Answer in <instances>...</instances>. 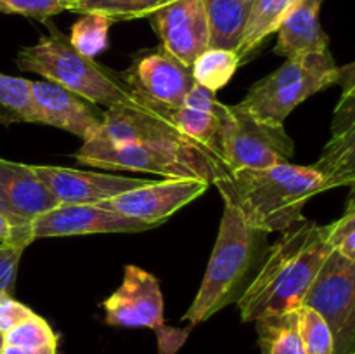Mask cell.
I'll use <instances>...</instances> for the list:
<instances>
[{
	"label": "cell",
	"mask_w": 355,
	"mask_h": 354,
	"mask_svg": "<svg viewBox=\"0 0 355 354\" xmlns=\"http://www.w3.org/2000/svg\"><path fill=\"white\" fill-rule=\"evenodd\" d=\"M333 248L326 226L309 219L283 231L238 301L243 321L300 307Z\"/></svg>",
	"instance_id": "6da1fadb"
},
{
	"label": "cell",
	"mask_w": 355,
	"mask_h": 354,
	"mask_svg": "<svg viewBox=\"0 0 355 354\" xmlns=\"http://www.w3.org/2000/svg\"><path fill=\"white\" fill-rule=\"evenodd\" d=\"M215 186L252 228L266 233H283L305 221V203L329 191L326 177L314 165L293 163L231 170Z\"/></svg>",
	"instance_id": "7a4b0ae2"
},
{
	"label": "cell",
	"mask_w": 355,
	"mask_h": 354,
	"mask_svg": "<svg viewBox=\"0 0 355 354\" xmlns=\"http://www.w3.org/2000/svg\"><path fill=\"white\" fill-rule=\"evenodd\" d=\"M269 233L252 228L241 212L224 200L217 239L203 281L184 319L196 326L231 304H238L259 271L267 250Z\"/></svg>",
	"instance_id": "3957f363"
},
{
	"label": "cell",
	"mask_w": 355,
	"mask_h": 354,
	"mask_svg": "<svg viewBox=\"0 0 355 354\" xmlns=\"http://www.w3.org/2000/svg\"><path fill=\"white\" fill-rule=\"evenodd\" d=\"M47 26L51 31L47 37L17 52L19 69L58 83L97 106L111 108L139 101L121 73L76 51L66 35L52 24Z\"/></svg>",
	"instance_id": "277c9868"
},
{
	"label": "cell",
	"mask_w": 355,
	"mask_h": 354,
	"mask_svg": "<svg viewBox=\"0 0 355 354\" xmlns=\"http://www.w3.org/2000/svg\"><path fill=\"white\" fill-rule=\"evenodd\" d=\"M73 158L90 167L107 170H132L163 177H189L215 184L227 176L224 163L211 153L155 142L97 144L83 141Z\"/></svg>",
	"instance_id": "5b68a950"
},
{
	"label": "cell",
	"mask_w": 355,
	"mask_h": 354,
	"mask_svg": "<svg viewBox=\"0 0 355 354\" xmlns=\"http://www.w3.org/2000/svg\"><path fill=\"white\" fill-rule=\"evenodd\" d=\"M338 68L329 51L288 58L276 71L253 83L238 104L260 120L284 125L305 99L338 82Z\"/></svg>",
	"instance_id": "8992f818"
},
{
	"label": "cell",
	"mask_w": 355,
	"mask_h": 354,
	"mask_svg": "<svg viewBox=\"0 0 355 354\" xmlns=\"http://www.w3.org/2000/svg\"><path fill=\"white\" fill-rule=\"evenodd\" d=\"M218 158L227 172L239 169H266L290 163L293 139L284 125L263 121L239 104L218 103Z\"/></svg>",
	"instance_id": "52a82bcc"
},
{
	"label": "cell",
	"mask_w": 355,
	"mask_h": 354,
	"mask_svg": "<svg viewBox=\"0 0 355 354\" xmlns=\"http://www.w3.org/2000/svg\"><path fill=\"white\" fill-rule=\"evenodd\" d=\"M302 304L315 309L328 321L335 340V354L355 351V260L335 248L322 264Z\"/></svg>",
	"instance_id": "ba28073f"
},
{
	"label": "cell",
	"mask_w": 355,
	"mask_h": 354,
	"mask_svg": "<svg viewBox=\"0 0 355 354\" xmlns=\"http://www.w3.org/2000/svg\"><path fill=\"white\" fill-rule=\"evenodd\" d=\"M170 111L172 110H165L142 99L132 104L111 106L104 111V121L99 130L87 141L111 146L128 142H155L207 151L175 127Z\"/></svg>",
	"instance_id": "9c48e42d"
},
{
	"label": "cell",
	"mask_w": 355,
	"mask_h": 354,
	"mask_svg": "<svg viewBox=\"0 0 355 354\" xmlns=\"http://www.w3.org/2000/svg\"><path fill=\"white\" fill-rule=\"evenodd\" d=\"M104 319L111 326L121 328L165 330V302L162 287L149 271L128 264L123 281L114 294L104 298Z\"/></svg>",
	"instance_id": "30bf717a"
},
{
	"label": "cell",
	"mask_w": 355,
	"mask_h": 354,
	"mask_svg": "<svg viewBox=\"0 0 355 354\" xmlns=\"http://www.w3.org/2000/svg\"><path fill=\"white\" fill-rule=\"evenodd\" d=\"M208 186L210 184L207 180L189 177H165L163 180L149 179L142 186L116 194L99 205L156 228L177 210L207 193Z\"/></svg>",
	"instance_id": "8fae6325"
},
{
	"label": "cell",
	"mask_w": 355,
	"mask_h": 354,
	"mask_svg": "<svg viewBox=\"0 0 355 354\" xmlns=\"http://www.w3.org/2000/svg\"><path fill=\"white\" fill-rule=\"evenodd\" d=\"M135 96L165 110H177L184 104L194 82L191 68L163 51L144 52L134 58L130 68L121 73Z\"/></svg>",
	"instance_id": "7c38bea8"
},
{
	"label": "cell",
	"mask_w": 355,
	"mask_h": 354,
	"mask_svg": "<svg viewBox=\"0 0 355 354\" xmlns=\"http://www.w3.org/2000/svg\"><path fill=\"white\" fill-rule=\"evenodd\" d=\"M149 21L163 51L187 68L210 47V30L203 0H173L155 10Z\"/></svg>",
	"instance_id": "4fadbf2b"
},
{
	"label": "cell",
	"mask_w": 355,
	"mask_h": 354,
	"mask_svg": "<svg viewBox=\"0 0 355 354\" xmlns=\"http://www.w3.org/2000/svg\"><path fill=\"white\" fill-rule=\"evenodd\" d=\"M33 238L55 236L106 235V233H142L155 226L127 217L104 205L61 203L30 222Z\"/></svg>",
	"instance_id": "5bb4252c"
},
{
	"label": "cell",
	"mask_w": 355,
	"mask_h": 354,
	"mask_svg": "<svg viewBox=\"0 0 355 354\" xmlns=\"http://www.w3.org/2000/svg\"><path fill=\"white\" fill-rule=\"evenodd\" d=\"M30 96L35 124L61 128L82 141L92 137L104 121L97 104L49 80H30Z\"/></svg>",
	"instance_id": "9a60e30c"
},
{
	"label": "cell",
	"mask_w": 355,
	"mask_h": 354,
	"mask_svg": "<svg viewBox=\"0 0 355 354\" xmlns=\"http://www.w3.org/2000/svg\"><path fill=\"white\" fill-rule=\"evenodd\" d=\"M38 179L45 184L55 200L71 205H99L116 194L142 186L149 179L113 176V174L87 172L68 167L31 165Z\"/></svg>",
	"instance_id": "2e32d148"
},
{
	"label": "cell",
	"mask_w": 355,
	"mask_h": 354,
	"mask_svg": "<svg viewBox=\"0 0 355 354\" xmlns=\"http://www.w3.org/2000/svg\"><path fill=\"white\" fill-rule=\"evenodd\" d=\"M329 189L355 186V97H342L335 111L331 139L314 163Z\"/></svg>",
	"instance_id": "e0dca14e"
},
{
	"label": "cell",
	"mask_w": 355,
	"mask_h": 354,
	"mask_svg": "<svg viewBox=\"0 0 355 354\" xmlns=\"http://www.w3.org/2000/svg\"><path fill=\"white\" fill-rule=\"evenodd\" d=\"M0 200L14 214L30 222L59 205L30 163L9 162L3 158H0Z\"/></svg>",
	"instance_id": "ac0fdd59"
},
{
	"label": "cell",
	"mask_w": 355,
	"mask_h": 354,
	"mask_svg": "<svg viewBox=\"0 0 355 354\" xmlns=\"http://www.w3.org/2000/svg\"><path fill=\"white\" fill-rule=\"evenodd\" d=\"M322 0H300L277 28L274 52L284 58L329 51V38L321 26Z\"/></svg>",
	"instance_id": "d6986e66"
},
{
	"label": "cell",
	"mask_w": 355,
	"mask_h": 354,
	"mask_svg": "<svg viewBox=\"0 0 355 354\" xmlns=\"http://www.w3.org/2000/svg\"><path fill=\"white\" fill-rule=\"evenodd\" d=\"M218 103L215 92L205 89L200 83H194L193 89L187 92L184 104L177 110L170 111L175 127L191 139L200 144L211 155L218 158ZM220 160V158H218Z\"/></svg>",
	"instance_id": "ffe728a7"
},
{
	"label": "cell",
	"mask_w": 355,
	"mask_h": 354,
	"mask_svg": "<svg viewBox=\"0 0 355 354\" xmlns=\"http://www.w3.org/2000/svg\"><path fill=\"white\" fill-rule=\"evenodd\" d=\"M210 47L238 51L252 14L253 0H203Z\"/></svg>",
	"instance_id": "44dd1931"
},
{
	"label": "cell",
	"mask_w": 355,
	"mask_h": 354,
	"mask_svg": "<svg viewBox=\"0 0 355 354\" xmlns=\"http://www.w3.org/2000/svg\"><path fill=\"white\" fill-rule=\"evenodd\" d=\"M300 0H253L252 14L246 24L245 37L236 51L238 58L246 59L267 37L277 31L279 24Z\"/></svg>",
	"instance_id": "7402d4cb"
},
{
	"label": "cell",
	"mask_w": 355,
	"mask_h": 354,
	"mask_svg": "<svg viewBox=\"0 0 355 354\" xmlns=\"http://www.w3.org/2000/svg\"><path fill=\"white\" fill-rule=\"evenodd\" d=\"M262 354H305L297 325V311L266 316L255 321Z\"/></svg>",
	"instance_id": "603a6c76"
},
{
	"label": "cell",
	"mask_w": 355,
	"mask_h": 354,
	"mask_svg": "<svg viewBox=\"0 0 355 354\" xmlns=\"http://www.w3.org/2000/svg\"><path fill=\"white\" fill-rule=\"evenodd\" d=\"M2 354H58V335L37 312L3 333Z\"/></svg>",
	"instance_id": "cb8c5ba5"
},
{
	"label": "cell",
	"mask_w": 355,
	"mask_h": 354,
	"mask_svg": "<svg viewBox=\"0 0 355 354\" xmlns=\"http://www.w3.org/2000/svg\"><path fill=\"white\" fill-rule=\"evenodd\" d=\"M239 65H241V59L234 51L208 47L193 62L191 73H193L194 82L211 92H217L222 87L227 85L229 80L238 71Z\"/></svg>",
	"instance_id": "d4e9b609"
},
{
	"label": "cell",
	"mask_w": 355,
	"mask_h": 354,
	"mask_svg": "<svg viewBox=\"0 0 355 354\" xmlns=\"http://www.w3.org/2000/svg\"><path fill=\"white\" fill-rule=\"evenodd\" d=\"M173 0H80L73 6V12L103 14L113 21L149 17Z\"/></svg>",
	"instance_id": "484cf974"
},
{
	"label": "cell",
	"mask_w": 355,
	"mask_h": 354,
	"mask_svg": "<svg viewBox=\"0 0 355 354\" xmlns=\"http://www.w3.org/2000/svg\"><path fill=\"white\" fill-rule=\"evenodd\" d=\"M295 311L305 354H335V340L328 321L315 309L305 304Z\"/></svg>",
	"instance_id": "4316f807"
},
{
	"label": "cell",
	"mask_w": 355,
	"mask_h": 354,
	"mask_svg": "<svg viewBox=\"0 0 355 354\" xmlns=\"http://www.w3.org/2000/svg\"><path fill=\"white\" fill-rule=\"evenodd\" d=\"M113 23V19L103 14H82V17L73 24L69 42L82 54L96 58L107 47V33Z\"/></svg>",
	"instance_id": "83f0119b"
},
{
	"label": "cell",
	"mask_w": 355,
	"mask_h": 354,
	"mask_svg": "<svg viewBox=\"0 0 355 354\" xmlns=\"http://www.w3.org/2000/svg\"><path fill=\"white\" fill-rule=\"evenodd\" d=\"M0 110L6 111L9 120L35 124L30 80L0 73Z\"/></svg>",
	"instance_id": "f1b7e54d"
},
{
	"label": "cell",
	"mask_w": 355,
	"mask_h": 354,
	"mask_svg": "<svg viewBox=\"0 0 355 354\" xmlns=\"http://www.w3.org/2000/svg\"><path fill=\"white\" fill-rule=\"evenodd\" d=\"M73 3L66 0H0V12L19 14L33 19L47 21L64 10H71Z\"/></svg>",
	"instance_id": "f546056e"
},
{
	"label": "cell",
	"mask_w": 355,
	"mask_h": 354,
	"mask_svg": "<svg viewBox=\"0 0 355 354\" xmlns=\"http://www.w3.org/2000/svg\"><path fill=\"white\" fill-rule=\"evenodd\" d=\"M24 246L0 243V294H12Z\"/></svg>",
	"instance_id": "4dcf8cb0"
},
{
	"label": "cell",
	"mask_w": 355,
	"mask_h": 354,
	"mask_svg": "<svg viewBox=\"0 0 355 354\" xmlns=\"http://www.w3.org/2000/svg\"><path fill=\"white\" fill-rule=\"evenodd\" d=\"M33 242L35 238L31 235L30 221L0 212V243H12V245H21L26 248Z\"/></svg>",
	"instance_id": "1f68e13d"
},
{
	"label": "cell",
	"mask_w": 355,
	"mask_h": 354,
	"mask_svg": "<svg viewBox=\"0 0 355 354\" xmlns=\"http://www.w3.org/2000/svg\"><path fill=\"white\" fill-rule=\"evenodd\" d=\"M31 314L35 312L28 305L16 301L12 294H0V332L7 333Z\"/></svg>",
	"instance_id": "d6a6232c"
},
{
	"label": "cell",
	"mask_w": 355,
	"mask_h": 354,
	"mask_svg": "<svg viewBox=\"0 0 355 354\" xmlns=\"http://www.w3.org/2000/svg\"><path fill=\"white\" fill-rule=\"evenodd\" d=\"M354 187V193L350 196L349 203H347L345 212L340 219H336L335 222L326 226V231H328V239L333 246L340 242L345 235H349L350 231L355 229V186Z\"/></svg>",
	"instance_id": "836d02e7"
},
{
	"label": "cell",
	"mask_w": 355,
	"mask_h": 354,
	"mask_svg": "<svg viewBox=\"0 0 355 354\" xmlns=\"http://www.w3.org/2000/svg\"><path fill=\"white\" fill-rule=\"evenodd\" d=\"M336 83L342 87V97H355V61L340 66Z\"/></svg>",
	"instance_id": "e575fe53"
},
{
	"label": "cell",
	"mask_w": 355,
	"mask_h": 354,
	"mask_svg": "<svg viewBox=\"0 0 355 354\" xmlns=\"http://www.w3.org/2000/svg\"><path fill=\"white\" fill-rule=\"evenodd\" d=\"M335 250L340 253V255L345 257V259L355 260V229L354 231H350L349 235L343 236V238L336 243Z\"/></svg>",
	"instance_id": "d590c367"
},
{
	"label": "cell",
	"mask_w": 355,
	"mask_h": 354,
	"mask_svg": "<svg viewBox=\"0 0 355 354\" xmlns=\"http://www.w3.org/2000/svg\"><path fill=\"white\" fill-rule=\"evenodd\" d=\"M0 212H2V214H7V215H14V217H19V215H16V214H14V212L10 210V208L7 207V205L3 203L2 200H0ZM21 219H23V217H21Z\"/></svg>",
	"instance_id": "8d00e7d4"
},
{
	"label": "cell",
	"mask_w": 355,
	"mask_h": 354,
	"mask_svg": "<svg viewBox=\"0 0 355 354\" xmlns=\"http://www.w3.org/2000/svg\"><path fill=\"white\" fill-rule=\"evenodd\" d=\"M3 344H6L3 342V333L0 332V354H2V351H3Z\"/></svg>",
	"instance_id": "74e56055"
},
{
	"label": "cell",
	"mask_w": 355,
	"mask_h": 354,
	"mask_svg": "<svg viewBox=\"0 0 355 354\" xmlns=\"http://www.w3.org/2000/svg\"><path fill=\"white\" fill-rule=\"evenodd\" d=\"M66 2H69V3H73V6H75V3L80 2V0H66ZM71 9H73V7H71Z\"/></svg>",
	"instance_id": "f35d334b"
},
{
	"label": "cell",
	"mask_w": 355,
	"mask_h": 354,
	"mask_svg": "<svg viewBox=\"0 0 355 354\" xmlns=\"http://www.w3.org/2000/svg\"><path fill=\"white\" fill-rule=\"evenodd\" d=\"M350 354H355V351H354V353H350Z\"/></svg>",
	"instance_id": "ab89813d"
}]
</instances>
